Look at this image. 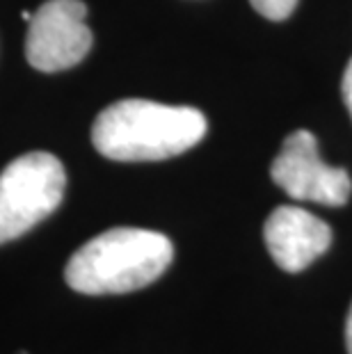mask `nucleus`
<instances>
[{
    "label": "nucleus",
    "mask_w": 352,
    "mask_h": 354,
    "mask_svg": "<svg viewBox=\"0 0 352 354\" xmlns=\"http://www.w3.org/2000/svg\"><path fill=\"white\" fill-rule=\"evenodd\" d=\"M252 7L257 10L261 17L270 21H284L288 19L293 10L297 7V0H250Z\"/></svg>",
    "instance_id": "7"
},
{
    "label": "nucleus",
    "mask_w": 352,
    "mask_h": 354,
    "mask_svg": "<svg viewBox=\"0 0 352 354\" xmlns=\"http://www.w3.org/2000/svg\"><path fill=\"white\" fill-rule=\"evenodd\" d=\"M206 131V117L190 105L124 99L96 117L92 145L101 156L119 162L165 160L199 145Z\"/></svg>",
    "instance_id": "1"
},
{
    "label": "nucleus",
    "mask_w": 352,
    "mask_h": 354,
    "mask_svg": "<svg viewBox=\"0 0 352 354\" xmlns=\"http://www.w3.org/2000/svg\"><path fill=\"white\" fill-rule=\"evenodd\" d=\"M272 180L297 201L343 206L352 194V178L343 167H329L318 153V140L309 131H295L284 140L270 167Z\"/></svg>",
    "instance_id": "5"
},
{
    "label": "nucleus",
    "mask_w": 352,
    "mask_h": 354,
    "mask_svg": "<svg viewBox=\"0 0 352 354\" xmlns=\"http://www.w3.org/2000/svg\"><path fill=\"white\" fill-rule=\"evenodd\" d=\"M174 259L158 231L119 227L85 243L69 259L66 283L82 295H122L154 283Z\"/></svg>",
    "instance_id": "2"
},
{
    "label": "nucleus",
    "mask_w": 352,
    "mask_h": 354,
    "mask_svg": "<svg viewBox=\"0 0 352 354\" xmlns=\"http://www.w3.org/2000/svg\"><path fill=\"white\" fill-rule=\"evenodd\" d=\"M80 0H46L28 24L26 57L33 69L55 73L76 66L94 44Z\"/></svg>",
    "instance_id": "4"
},
{
    "label": "nucleus",
    "mask_w": 352,
    "mask_h": 354,
    "mask_svg": "<svg viewBox=\"0 0 352 354\" xmlns=\"http://www.w3.org/2000/svg\"><path fill=\"white\" fill-rule=\"evenodd\" d=\"M341 94H343V101L348 105V112L352 117V59L346 66V73H343V82H341Z\"/></svg>",
    "instance_id": "8"
},
{
    "label": "nucleus",
    "mask_w": 352,
    "mask_h": 354,
    "mask_svg": "<svg viewBox=\"0 0 352 354\" xmlns=\"http://www.w3.org/2000/svg\"><path fill=\"white\" fill-rule=\"evenodd\" d=\"M66 171L53 153L33 151L0 174V245L21 238L62 203Z\"/></svg>",
    "instance_id": "3"
},
{
    "label": "nucleus",
    "mask_w": 352,
    "mask_h": 354,
    "mask_svg": "<svg viewBox=\"0 0 352 354\" xmlns=\"http://www.w3.org/2000/svg\"><path fill=\"white\" fill-rule=\"evenodd\" d=\"M346 343H348V354H352V306H350L348 322H346Z\"/></svg>",
    "instance_id": "9"
},
{
    "label": "nucleus",
    "mask_w": 352,
    "mask_h": 354,
    "mask_svg": "<svg viewBox=\"0 0 352 354\" xmlns=\"http://www.w3.org/2000/svg\"><path fill=\"white\" fill-rule=\"evenodd\" d=\"M266 247L284 272H302L332 245V229L299 206L275 208L263 227Z\"/></svg>",
    "instance_id": "6"
}]
</instances>
